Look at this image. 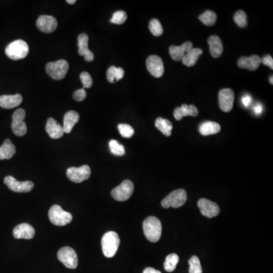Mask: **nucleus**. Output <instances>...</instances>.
<instances>
[{
  "label": "nucleus",
  "mask_w": 273,
  "mask_h": 273,
  "mask_svg": "<svg viewBox=\"0 0 273 273\" xmlns=\"http://www.w3.org/2000/svg\"><path fill=\"white\" fill-rule=\"evenodd\" d=\"M143 229L146 239L150 241L155 242L160 241L162 235V224L155 216H149L143 223Z\"/></svg>",
  "instance_id": "1"
},
{
  "label": "nucleus",
  "mask_w": 273,
  "mask_h": 273,
  "mask_svg": "<svg viewBox=\"0 0 273 273\" xmlns=\"http://www.w3.org/2000/svg\"><path fill=\"white\" fill-rule=\"evenodd\" d=\"M102 249L104 256L107 258L113 257L120 244V239L115 231H108L102 239Z\"/></svg>",
  "instance_id": "2"
},
{
  "label": "nucleus",
  "mask_w": 273,
  "mask_h": 273,
  "mask_svg": "<svg viewBox=\"0 0 273 273\" xmlns=\"http://www.w3.org/2000/svg\"><path fill=\"white\" fill-rule=\"evenodd\" d=\"M29 52V47L25 41L17 40L9 44L5 48V54L9 59L19 60L25 59Z\"/></svg>",
  "instance_id": "3"
},
{
  "label": "nucleus",
  "mask_w": 273,
  "mask_h": 273,
  "mask_svg": "<svg viewBox=\"0 0 273 273\" xmlns=\"http://www.w3.org/2000/svg\"><path fill=\"white\" fill-rule=\"evenodd\" d=\"M49 219L51 223L57 226H64L72 221V215L63 210L60 206L54 205L49 211Z\"/></svg>",
  "instance_id": "4"
},
{
  "label": "nucleus",
  "mask_w": 273,
  "mask_h": 273,
  "mask_svg": "<svg viewBox=\"0 0 273 273\" xmlns=\"http://www.w3.org/2000/svg\"><path fill=\"white\" fill-rule=\"evenodd\" d=\"M69 68L68 62L64 59L58 60L54 63H49L46 66L47 74L55 80H62L66 76Z\"/></svg>",
  "instance_id": "5"
},
{
  "label": "nucleus",
  "mask_w": 273,
  "mask_h": 273,
  "mask_svg": "<svg viewBox=\"0 0 273 273\" xmlns=\"http://www.w3.org/2000/svg\"><path fill=\"white\" fill-rule=\"evenodd\" d=\"M187 201V193L184 189H178L169 193L167 197L162 200V207L164 208H178L182 207Z\"/></svg>",
  "instance_id": "6"
},
{
  "label": "nucleus",
  "mask_w": 273,
  "mask_h": 273,
  "mask_svg": "<svg viewBox=\"0 0 273 273\" xmlns=\"http://www.w3.org/2000/svg\"><path fill=\"white\" fill-rule=\"evenodd\" d=\"M59 260L67 268L76 269L79 265V258L75 250L70 247H64L59 250L57 254Z\"/></svg>",
  "instance_id": "7"
},
{
  "label": "nucleus",
  "mask_w": 273,
  "mask_h": 273,
  "mask_svg": "<svg viewBox=\"0 0 273 273\" xmlns=\"http://www.w3.org/2000/svg\"><path fill=\"white\" fill-rule=\"evenodd\" d=\"M134 192V184L129 180H125L121 185L112 191V197L118 201H126L128 200Z\"/></svg>",
  "instance_id": "8"
},
{
  "label": "nucleus",
  "mask_w": 273,
  "mask_h": 273,
  "mask_svg": "<svg viewBox=\"0 0 273 273\" xmlns=\"http://www.w3.org/2000/svg\"><path fill=\"white\" fill-rule=\"evenodd\" d=\"M25 115H26V112L23 109H18L16 110L13 115L12 129H13V133L18 137L25 135L27 130H28L26 124L24 122Z\"/></svg>",
  "instance_id": "9"
},
{
  "label": "nucleus",
  "mask_w": 273,
  "mask_h": 273,
  "mask_svg": "<svg viewBox=\"0 0 273 273\" xmlns=\"http://www.w3.org/2000/svg\"><path fill=\"white\" fill-rule=\"evenodd\" d=\"M67 177L70 181L75 183L83 182L91 176V168L88 165H82L80 167H71L67 169Z\"/></svg>",
  "instance_id": "10"
},
{
  "label": "nucleus",
  "mask_w": 273,
  "mask_h": 273,
  "mask_svg": "<svg viewBox=\"0 0 273 273\" xmlns=\"http://www.w3.org/2000/svg\"><path fill=\"white\" fill-rule=\"evenodd\" d=\"M4 183L11 191L17 193H28L33 188V183L32 181H18L13 176L5 177Z\"/></svg>",
  "instance_id": "11"
},
{
  "label": "nucleus",
  "mask_w": 273,
  "mask_h": 273,
  "mask_svg": "<svg viewBox=\"0 0 273 273\" xmlns=\"http://www.w3.org/2000/svg\"><path fill=\"white\" fill-rule=\"evenodd\" d=\"M234 100H235V94L231 89L225 88L219 91V108L225 112H228L232 110Z\"/></svg>",
  "instance_id": "12"
},
{
  "label": "nucleus",
  "mask_w": 273,
  "mask_h": 273,
  "mask_svg": "<svg viewBox=\"0 0 273 273\" xmlns=\"http://www.w3.org/2000/svg\"><path fill=\"white\" fill-rule=\"evenodd\" d=\"M201 214L207 218H213L219 214L220 209L219 206L210 200L202 198L197 203Z\"/></svg>",
  "instance_id": "13"
},
{
  "label": "nucleus",
  "mask_w": 273,
  "mask_h": 273,
  "mask_svg": "<svg viewBox=\"0 0 273 273\" xmlns=\"http://www.w3.org/2000/svg\"><path fill=\"white\" fill-rule=\"evenodd\" d=\"M146 68L153 77L160 78L164 73V64L162 59L157 56H150L146 59Z\"/></svg>",
  "instance_id": "14"
},
{
  "label": "nucleus",
  "mask_w": 273,
  "mask_h": 273,
  "mask_svg": "<svg viewBox=\"0 0 273 273\" xmlns=\"http://www.w3.org/2000/svg\"><path fill=\"white\" fill-rule=\"evenodd\" d=\"M57 26V20L53 16H41L37 21V28L44 33H52L56 31Z\"/></svg>",
  "instance_id": "15"
},
{
  "label": "nucleus",
  "mask_w": 273,
  "mask_h": 273,
  "mask_svg": "<svg viewBox=\"0 0 273 273\" xmlns=\"http://www.w3.org/2000/svg\"><path fill=\"white\" fill-rule=\"evenodd\" d=\"M89 37L86 33H80L78 37L79 54L84 56L85 61L91 63L94 61V55L88 48Z\"/></svg>",
  "instance_id": "16"
},
{
  "label": "nucleus",
  "mask_w": 273,
  "mask_h": 273,
  "mask_svg": "<svg viewBox=\"0 0 273 273\" xmlns=\"http://www.w3.org/2000/svg\"><path fill=\"white\" fill-rule=\"evenodd\" d=\"M193 48V44L189 41L184 43L179 47L171 46L169 47V54L175 61H182L183 58Z\"/></svg>",
  "instance_id": "17"
},
{
  "label": "nucleus",
  "mask_w": 273,
  "mask_h": 273,
  "mask_svg": "<svg viewBox=\"0 0 273 273\" xmlns=\"http://www.w3.org/2000/svg\"><path fill=\"white\" fill-rule=\"evenodd\" d=\"M13 235L17 239H32L35 235V230L28 223H22L15 227Z\"/></svg>",
  "instance_id": "18"
},
{
  "label": "nucleus",
  "mask_w": 273,
  "mask_h": 273,
  "mask_svg": "<svg viewBox=\"0 0 273 273\" xmlns=\"http://www.w3.org/2000/svg\"><path fill=\"white\" fill-rule=\"evenodd\" d=\"M46 130L52 139H59L64 134L63 126L59 125L54 118H49L47 120Z\"/></svg>",
  "instance_id": "19"
},
{
  "label": "nucleus",
  "mask_w": 273,
  "mask_h": 273,
  "mask_svg": "<svg viewBox=\"0 0 273 273\" xmlns=\"http://www.w3.org/2000/svg\"><path fill=\"white\" fill-rule=\"evenodd\" d=\"M23 98L20 94L0 96V106L4 109H13L22 103Z\"/></svg>",
  "instance_id": "20"
},
{
  "label": "nucleus",
  "mask_w": 273,
  "mask_h": 273,
  "mask_svg": "<svg viewBox=\"0 0 273 273\" xmlns=\"http://www.w3.org/2000/svg\"><path fill=\"white\" fill-rule=\"evenodd\" d=\"M198 110L194 105L183 104L181 107H177L174 111V117L176 120L180 121L185 116H197Z\"/></svg>",
  "instance_id": "21"
},
{
  "label": "nucleus",
  "mask_w": 273,
  "mask_h": 273,
  "mask_svg": "<svg viewBox=\"0 0 273 273\" xmlns=\"http://www.w3.org/2000/svg\"><path fill=\"white\" fill-rule=\"evenodd\" d=\"M261 64V58L254 55L250 57H241L238 61V65L241 68H246L250 71H255Z\"/></svg>",
  "instance_id": "22"
},
{
  "label": "nucleus",
  "mask_w": 273,
  "mask_h": 273,
  "mask_svg": "<svg viewBox=\"0 0 273 273\" xmlns=\"http://www.w3.org/2000/svg\"><path fill=\"white\" fill-rule=\"evenodd\" d=\"M209 52L213 58H219L223 52V45L221 39L216 35H212L208 39Z\"/></svg>",
  "instance_id": "23"
},
{
  "label": "nucleus",
  "mask_w": 273,
  "mask_h": 273,
  "mask_svg": "<svg viewBox=\"0 0 273 273\" xmlns=\"http://www.w3.org/2000/svg\"><path fill=\"white\" fill-rule=\"evenodd\" d=\"M79 121V115L77 112L69 111L66 112L64 116V122H63V130L64 133H68L72 131L75 125Z\"/></svg>",
  "instance_id": "24"
},
{
  "label": "nucleus",
  "mask_w": 273,
  "mask_h": 273,
  "mask_svg": "<svg viewBox=\"0 0 273 273\" xmlns=\"http://www.w3.org/2000/svg\"><path fill=\"white\" fill-rule=\"evenodd\" d=\"M16 146L12 141L6 139L3 145L0 146V160H9L16 154Z\"/></svg>",
  "instance_id": "25"
},
{
  "label": "nucleus",
  "mask_w": 273,
  "mask_h": 273,
  "mask_svg": "<svg viewBox=\"0 0 273 273\" xmlns=\"http://www.w3.org/2000/svg\"><path fill=\"white\" fill-rule=\"evenodd\" d=\"M221 130V127L219 124L214 122H205L201 124L199 128V131L204 136L212 135L217 134Z\"/></svg>",
  "instance_id": "26"
},
{
  "label": "nucleus",
  "mask_w": 273,
  "mask_h": 273,
  "mask_svg": "<svg viewBox=\"0 0 273 273\" xmlns=\"http://www.w3.org/2000/svg\"><path fill=\"white\" fill-rule=\"evenodd\" d=\"M203 50L199 48H193L183 58L182 63L188 67H192L196 64Z\"/></svg>",
  "instance_id": "27"
},
{
  "label": "nucleus",
  "mask_w": 273,
  "mask_h": 273,
  "mask_svg": "<svg viewBox=\"0 0 273 273\" xmlns=\"http://www.w3.org/2000/svg\"><path fill=\"white\" fill-rule=\"evenodd\" d=\"M155 126L164 135L169 137L172 134L173 126L170 121L165 118H158L156 120Z\"/></svg>",
  "instance_id": "28"
},
{
  "label": "nucleus",
  "mask_w": 273,
  "mask_h": 273,
  "mask_svg": "<svg viewBox=\"0 0 273 273\" xmlns=\"http://www.w3.org/2000/svg\"><path fill=\"white\" fill-rule=\"evenodd\" d=\"M124 75H125V71L123 68H116L115 66L110 67L106 72L107 80L110 83L120 80L121 79H123Z\"/></svg>",
  "instance_id": "29"
},
{
  "label": "nucleus",
  "mask_w": 273,
  "mask_h": 273,
  "mask_svg": "<svg viewBox=\"0 0 273 273\" xmlns=\"http://www.w3.org/2000/svg\"><path fill=\"white\" fill-rule=\"evenodd\" d=\"M179 262V257L176 254H171L165 258L164 269L165 271L172 273L176 270L177 263Z\"/></svg>",
  "instance_id": "30"
},
{
  "label": "nucleus",
  "mask_w": 273,
  "mask_h": 273,
  "mask_svg": "<svg viewBox=\"0 0 273 273\" xmlns=\"http://www.w3.org/2000/svg\"><path fill=\"white\" fill-rule=\"evenodd\" d=\"M199 19L204 25L207 26H212L216 23L217 16L212 11H206L205 13L199 16Z\"/></svg>",
  "instance_id": "31"
},
{
  "label": "nucleus",
  "mask_w": 273,
  "mask_h": 273,
  "mask_svg": "<svg viewBox=\"0 0 273 273\" xmlns=\"http://www.w3.org/2000/svg\"><path fill=\"white\" fill-rule=\"evenodd\" d=\"M149 29L152 34L154 35L156 37L161 36L163 33L162 25L157 18H154L150 21V24H149Z\"/></svg>",
  "instance_id": "32"
},
{
  "label": "nucleus",
  "mask_w": 273,
  "mask_h": 273,
  "mask_svg": "<svg viewBox=\"0 0 273 273\" xmlns=\"http://www.w3.org/2000/svg\"><path fill=\"white\" fill-rule=\"evenodd\" d=\"M188 263H189V273H203L201 263L197 257H192L188 261Z\"/></svg>",
  "instance_id": "33"
},
{
  "label": "nucleus",
  "mask_w": 273,
  "mask_h": 273,
  "mask_svg": "<svg viewBox=\"0 0 273 273\" xmlns=\"http://www.w3.org/2000/svg\"><path fill=\"white\" fill-rule=\"evenodd\" d=\"M110 151L115 156H123L126 153V150L123 145L118 143L115 140H112L110 141Z\"/></svg>",
  "instance_id": "34"
},
{
  "label": "nucleus",
  "mask_w": 273,
  "mask_h": 273,
  "mask_svg": "<svg viewBox=\"0 0 273 273\" xmlns=\"http://www.w3.org/2000/svg\"><path fill=\"white\" fill-rule=\"evenodd\" d=\"M234 21L240 28H245L247 25V15L244 11L239 10L234 16Z\"/></svg>",
  "instance_id": "35"
},
{
  "label": "nucleus",
  "mask_w": 273,
  "mask_h": 273,
  "mask_svg": "<svg viewBox=\"0 0 273 273\" xmlns=\"http://www.w3.org/2000/svg\"><path fill=\"white\" fill-rule=\"evenodd\" d=\"M118 130L123 138H130L134 135V130L131 126L127 124H120L118 126Z\"/></svg>",
  "instance_id": "36"
},
{
  "label": "nucleus",
  "mask_w": 273,
  "mask_h": 273,
  "mask_svg": "<svg viewBox=\"0 0 273 273\" xmlns=\"http://www.w3.org/2000/svg\"><path fill=\"white\" fill-rule=\"evenodd\" d=\"M127 20V14L124 11H117L114 13L112 17L110 20V22L115 25H122Z\"/></svg>",
  "instance_id": "37"
},
{
  "label": "nucleus",
  "mask_w": 273,
  "mask_h": 273,
  "mask_svg": "<svg viewBox=\"0 0 273 273\" xmlns=\"http://www.w3.org/2000/svg\"><path fill=\"white\" fill-rule=\"evenodd\" d=\"M80 79L84 88H91L93 85V80L91 75L88 72H82L80 75Z\"/></svg>",
  "instance_id": "38"
},
{
  "label": "nucleus",
  "mask_w": 273,
  "mask_h": 273,
  "mask_svg": "<svg viewBox=\"0 0 273 273\" xmlns=\"http://www.w3.org/2000/svg\"><path fill=\"white\" fill-rule=\"evenodd\" d=\"M87 97V93L84 89H79L75 91L73 94V98L76 101L81 102Z\"/></svg>",
  "instance_id": "39"
},
{
  "label": "nucleus",
  "mask_w": 273,
  "mask_h": 273,
  "mask_svg": "<svg viewBox=\"0 0 273 273\" xmlns=\"http://www.w3.org/2000/svg\"><path fill=\"white\" fill-rule=\"evenodd\" d=\"M261 63L266 65V66L270 67L271 69H273V59L272 56L270 55L264 56L263 59H261Z\"/></svg>",
  "instance_id": "40"
},
{
  "label": "nucleus",
  "mask_w": 273,
  "mask_h": 273,
  "mask_svg": "<svg viewBox=\"0 0 273 273\" xmlns=\"http://www.w3.org/2000/svg\"><path fill=\"white\" fill-rule=\"evenodd\" d=\"M241 102L245 107H249L252 103V97L249 94H245L242 97Z\"/></svg>",
  "instance_id": "41"
},
{
  "label": "nucleus",
  "mask_w": 273,
  "mask_h": 273,
  "mask_svg": "<svg viewBox=\"0 0 273 273\" xmlns=\"http://www.w3.org/2000/svg\"><path fill=\"white\" fill-rule=\"evenodd\" d=\"M263 110V106H262V105L261 104H259V103H258V104H257L256 106H254V111L256 115H259V114L262 113Z\"/></svg>",
  "instance_id": "42"
},
{
  "label": "nucleus",
  "mask_w": 273,
  "mask_h": 273,
  "mask_svg": "<svg viewBox=\"0 0 273 273\" xmlns=\"http://www.w3.org/2000/svg\"><path fill=\"white\" fill-rule=\"evenodd\" d=\"M143 273H162L159 270H155V269L151 268V267H148L144 270Z\"/></svg>",
  "instance_id": "43"
},
{
  "label": "nucleus",
  "mask_w": 273,
  "mask_h": 273,
  "mask_svg": "<svg viewBox=\"0 0 273 273\" xmlns=\"http://www.w3.org/2000/svg\"><path fill=\"white\" fill-rule=\"evenodd\" d=\"M67 2H68V3L69 4H75V2H76V1H75V0H67L66 1Z\"/></svg>",
  "instance_id": "44"
},
{
  "label": "nucleus",
  "mask_w": 273,
  "mask_h": 273,
  "mask_svg": "<svg viewBox=\"0 0 273 273\" xmlns=\"http://www.w3.org/2000/svg\"><path fill=\"white\" fill-rule=\"evenodd\" d=\"M273 76H271V78H270V83H271V84H273Z\"/></svg>",
  "instance_id": "45"
}]
</instances>
